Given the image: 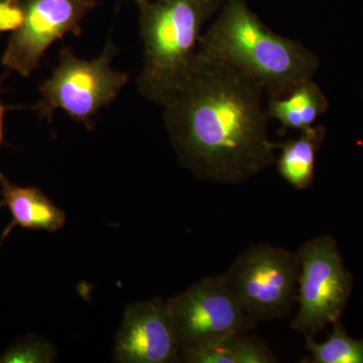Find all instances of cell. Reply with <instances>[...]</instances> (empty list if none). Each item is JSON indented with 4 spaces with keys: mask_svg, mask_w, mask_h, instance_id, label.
Masks as SVG:
<instances>
[{
    "mask_svg": "<svg viewBox=\"0 0 363 363\" xmlns=\"http://www.w3.org/2000/svg\"><path fill=\"white\" fill-rule=\"evenodd\" d=\"M187 363H274L278 362L262 339L241 334L217 345L182 352Z\"/></svg>",
    "mask_w": 363,
    "mask_h": 363,
    "instance_id": "obj_13",
    "label": "cell"
},
{
    "mask_svg": "<svg viewBox=\"0 0 363 363\" xmlns=\"http://www.w3.org/2000/svg\"><path fill=\"white\" fill-rule=\"evenodd\" d=\"M298 253L260 243L240 253L224 279L227 288L255 321L283 319L297 303Z\"/></svg>",
    "mask_w": 363,
    "mask_h": 363,
    "instance_id": "obj_5",
    "label": "cell"
},
{
    "mask_svg": "<svg viewBox=\"0 0 363 363\" xmlns=\"http://www.w3.org/2000/svg\"><path fill=\"white\" fill-rule=\"evenodd\" d=\"M227 0H135L143 40L138 90L164 106L194 68L203 26Z\"/></svg>",
    "mask_w": 363,
    "mask_h": 363,
    "instance_id": "obj_3",
    "label": "cell"
},
{
    "mask_svg": "<svg viewBox=\"0 0 363 363\" xmlns=\"http://www.w3.org/2000/svg\"><path fill=\"white\" fill-rule=\"evenodd\" d=\"M300 133L297 138L276 143V149L281 150L276 164L286 183L297 190H307L314 181L317 152L324 142L326 130L323 125H313Z\"/></svg>",
    "mask_w": 363,
    "mask_h": 363,
    "instance_id": "obj_11",
    "label": "cell"
},
{
    "mask_svg": "<svg viewBox=\"0 0 363 363\" xmlns=\"http://www.w3.org/2000/svg\"><path fill=\"white\" fill-rule=\"evenodd\" d=\"M121 1H135V0H121Z\"/></svg>",
    "mask_w": 363,
    "mask_h": 363,
    "instance_id": "obj_18",
    "label": "cell"
},
{
    "mask_svg": "<svg viewBox=\"0 0 363 363\" xmlns=\"http://www.w3.org/2000/svg\"><path fill=\"white\" fill-rule=\"evenodd\" d=\"M167 304L181 353L250 333L257 325L227 288L223 274L201 279Z\"/></svg>",
    "mask_w": 363,
    "mask_h": 363,
    "instance_id": "obj_6",
    "label": "cell"
},
{
    "mask_svg": "<svg viewBox=\"0 0 363 363\" xmlns=\"http://www.w3.org/2000/svg\"><path fill=\"white\" fill-rule=\"evenodd\" d=\"M264 95L233 69L196 58L187 80L162 106L182 166L202 180L234 185L274 164Z\"/></svg>",
    "mask_w": 363,
    "mask_h": 363,
    "instance_id": "obj_1",
    "label": "cell"
},
{
    "mask_svg": "<svg viewBox=\"0 0 363 363\" xmlns=\"http://www.w3.org/2000/svg\"><path fill=\"white\" fill-rule=\"evenodd\" d=\"M117 52L112 40L92 60L79 58L70 47L62 48L59 64L40 86V98L33 111L50 123L55 112L62 111L88 130H94V117L116 99L130 80V74L111 67Z\"/></svg>",
    "mask_w": 363,
    "mask_h": 363,
    "instance_id": "obj_4",
    "label": "cell"
},
{
    "mask_svg": "<svg viewBox=\"0 0 363 363\" xmlns=\"http://www.w3.org/2000/svg\"><path fill=\"white\" fill-rule=\"evenodd\" d=\"M113 358L121 363L181 362L167 301L155 298L126 308L116 334Z\"/></svg>",
    "mask_w": 363,
    "mask_h": 363,
    "instance_id": "obj_9",
    "label": "cell"
},
{
    "mask_svg": "<svg viewBox=\"0 0 363 363\" xmlns=\"http://www.w3.org/2000/svg\"><path fill=\"white\" fill-rule=\"evenodd\" d=\"M329 102L319 86L311 80L301 83L288 95L269 98L267 113L284 128L302 131L315 125L318 117L327 111Z\"/></svg>",
    "mask_w": 363,
    "mask_h": 363,
    "instance_id": "obj_12",
    "label": "cell"
},
{
    "mask_svg": "<svg viewBox=\"0 0 363 363\" xmlns=\"http://www.w3.org/2000/svg\"><path fill=\"white\" fill-rule=\"evenodd\" d=\"M56 358V348L51 343L35 336H26L0 357V363H51Z\"/></svg>",
    "mask_w": 363,
    "mask_h": 363,
    "instance_id": "obj_15",
    "label": "cell"
},
{
    "mask_svg": "<svg viewBox=\"0 0 363 363\" xmlns=\"http://www.w3.org/2000/svg\"><path fill=\"white\" fill-rule=\"evenodd\" d=\"M333 325V331L324 342L314 337H305L306 350L311 354L313 363H363V340L351 338L344 330L340 320Z\"/></svg>",
    "mask_w": 363,
    "mask_h": 363,
    "instance_id": "obj_14",
    "label": "cell"
},
{
    "mask_svg": "<svg viewBox=\"0 0 363 363\" xmlns=\"http://www.w3.org/2000/svg\"><path fill=\"white\" fill-rule=\"evenodd\" d=\"M23 20L20 0H0V35L13 32Z\"/></svg>",
    "mask_w": 363,
    "mask_h": 363,
    "instance_id": "obj_16",
    "label": "cell"
},
{
    "mask_svg": "<svg viewBox=\"0 0 363 363\" xmlns=\"http://www.w3.org/2000/svg\"><path fill=\"white\" fill-rule=\"evenodd\" d=\"M196 58L233 69L269 98L286 96L314 78L320 66L314 52L272 32L245 0H227L200 37Z\"/></svg>",
    "mask_w": 363,
    "mask_h": 363,
    "instance_id": "obj_2",
    "label": "cell"
},
{
    "mask_svg": "<svg viewBox=\"0 0 363 363\" xmlns=\"http://www.w3.org/2000/svg\"><path fill=\"white\" fill-rule=\"evenodd\" d=\"M2 201L9 208L13 226L20 225L32 230L57 233L66 223V213L55 205L43 191L35 187H20L11 183L0 172Z\"/></svg>",
    "mask_w": 363,
    "mask_h": 363,
    "instance_id": "obj_10",
    "label": "cell"
},
{
    "mask_svg": "<svg viewBox=\"0 0 363 363\" xmlns=\"http://www.w3.org/2000/svg\"><path fill=\"white\" fill-rule=\"evenodd\" d=\"M300 259L298 312L292 329L314 337L328 325L340 320L350 300L352 277L332 236L306 241L298 250Z\"/></svg>",
    "mask_w": 363,
    "mask_h": 363,
    "instance_id": "obj_7",
    "label": "cell"
},
{
    "mask_svg": "<svg viewBox=\"0 0 363 363\" xmlns=\"http://www.w3.org/2000/svg\"><path fill=\"white\" fill-rule=\"evenodd\" d=\"M23 20L11 32L2 55L7 70L30 77L45 52L67 35L80 37L82 21L97 0H20Z\"/></svg>",
    "mask_w": 363,
    "mask_h": 363,
    "instance_id": "obj_8",
    "label": "cell"
},
{
    "mask_svg": "<svg viewBox=\"0 0 363 363\" xmlns=\"http://www.w3.org/2000/svg\"><path fill=\"white\" fill-rule=\"evenodd\" d=\"M6 109V106L2 104L1 100H0V143H1L2 138H4V117Z\"/></svg>",
    "mask_w": 363,
    "mask_h": 363,
    "instance_id": "obj_17",
    "label": "cell"
}]
</instances>
